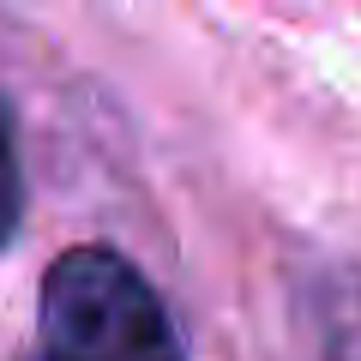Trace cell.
I'll use <instances>...</instances> for the list:
<instances>
[{"mask_svg":"<svg viewBox=\"0 0 361 361\" xmlns=\"http://www.w3.org/2000/svg\"><path fill=\"white\" fill-rule=\"evenodd\" d=\"M42 361H187L157 289L109 247H73L42 277Z\"/></svg>","mask_w":361,"mask_h":361,"instance_id":"6da1fadb","label":"cell"},{"mask_svg":"<svg viewBox=\"0 0 361 361\" xmlns=\"http://www.w3.org/2000/svg\"><path fill=\"white\" fill-rule=\"evenodd\" d=\"M18 211H25V187H18V151H13L6 109H0V241L18 229Z\"/></svg>","mask_w":361,"mask_h":361,"instance_id":"7a4b0ae2","label":"cell"}]
</instances>
